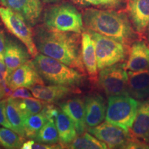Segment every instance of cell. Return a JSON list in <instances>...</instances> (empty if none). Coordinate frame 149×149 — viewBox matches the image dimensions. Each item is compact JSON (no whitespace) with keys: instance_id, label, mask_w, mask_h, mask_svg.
I'll use <instances>...</instances> for the list:
<instances>
[{"instance_id":"2e32d148","label":"cell","mask_w":149,"mask_h":149,"mask_svg":"<svg viewBox=\"0 0 149 149\" xmlns=\"http://www.w3.org/2000/svg\"><path fill=\"white\" fill-rule=\"evenodd\" d=\"M127 12L136 32L143 34L149 25V0H128Z\"/></svg>"},{"instance_id":"603a6c76","label":"cell","mask_w":149,"mask_h":149,"mask_svg":"<svg viewBox=\"0 0 149 149\" xmlns=\"http://www.w3.org/2000/svg\"><path fill=\"white\" fill-rule=\"evenodd\" d=\"M68 146L69 148L72 149L108 148L107 144L88 133H84L82 135L77 136Z\"/></svg>"},{"instance_id":"7a4b0ae2","label":"cell","mask_w":149,"mask_h":149,"mask_svg":"<svg viewBox=\"0 0 149 149\" xmlns=\"http://www.w3.org/2000/svg\"><path fill=\"white\" fill-rule=\"evenodd\" d=\"M86 29L128 45L137 38V32L125 13L114 10L87 8L83 13Z\"/></svg>"},{"instance_id":"d4e9b609","label":"cell","mask_w":149,"mask_h":149,"mask_svg":"<svg viewBox=\"0 0 149 149\" xmlns=\"http://www.w3.org/2000/svg\"><path fill=\"white\" fill-rule=\"evenodd\" d=\"M48 121H49L48 119L42 111L25 117L24 132H25L26 137L30 139H34L39 130Z\"/></svg>"},{"instance_id":"6da1fadb","label":"cell","mask_w":149,"mask_h":149,"mask_svg":"<svg viewBox=\"0 0 149 149\" xmlns=\"http://www.w3.org/2000/svg\"><path fill=\"white\" fill-rule=\"evenodd\" d=\"M37 51L86 74L81 57V36L71 32L51 30L38 26L33 31Z\"/></svg>"},{"instance_id":"1f68e13d","label":"cell","mask_w":149,"mask_h":149,"mask_svg":"<svg viewBox=\"0 0 149 149\" xmlns=\"http://www.w3.org/2000/svg\"><path fill=\"white\" fill-rule=\"evenodd\" d=\"M74 2L81 6H100L102 0H73Z\"/></svg>"},{"instance_id":"9a60e30c","label":"cell","mask_w":149,"mask_h":149,"mask_svg":"<svg viewBox=\"0 0 149 149\" xmlns=\"http://www.w3.org/2000/svg\"><path fill=\"white\" fill-rule=\"evenodd\" d=\"M86 123L90 127H94L103 122L107 114V105L101 95L93 93L86 97Z\"/></svg>"},{"instance_id":"4fadbf2b","label":"cell","mask_w":149,"mask_h":149,"mask_svg":"<svg viewBox=\"0 0 149 149\" xmlns=\"http://www.w3.org/2000/svg\"><path fill=\"white\" fill-rule=\"evenodd\" d=\"M59 108L73 123L77 133L82 135L86 128L85 103L78 97L70 98L59 104Z\"/></svg>"},{"instance_id":"4dcf8cb0","label":"cell","mask_w":149,"mask_h":149,"mask_svg":"<svg viewBox=\"0 0 149 149\" xmlns=\"http://www.w3.org/2000/svg\"><path fill=\"white\" fill-rule=\"evenodd\" d=\"M10 97L14 99H24L33 97L34 96H33L32 93L30 92L29 88L22 87V88H17L16 90L13 91Z\"/></svg>"},{"instance_id":"e575fe53","label":"cell","mask_w":149,"mask_h":149,"mask_svg":"<svg viewBox=\"0 0 149 149\" xmlns=\"http://www.w3.org/2000/svg\"><path fill=\"white\" fill-rule=\"evenodd\" d=\"M123 0H102V6L111 7V8H116L122 3Z\"/></svg>"},{"instance_id":"277c9868","label":"cell","mask_w":149,"mask_h":149,"mask_svg":"<svg viewBox=\"0 0 149 149\" xmlns=\"http://www.w3.org/2000/svg\"><path fill=\"white\" fill-rule=\"evenodd\" d=\"M43 22L48 29L60 32L81 34L84 30L83 15L74 5L68 2L46 8L43 15Z\"/></svg>"},{"instance_id":"44dd1931","label":"cell","mask_w":149,"mask_h":149,"mask_svg":"<svg viewBox=\"0 0 149 149\" xmlns=\"http://www.w3.org/2000/svg\"><path fill=\"white\" fill-rule=\"evenodd\" d=\"M55 122L58 131L59 141L63 146H68L77 136L73 123L61 110L55 118Z\"/></svg>"},{"instance_id":"cb8c5ba5","label":"cell","mask_w":149,"mask_h":149,"mask_svg":"<svg viewBox=\"0 0 149 149\" xmlns=\"http://www.w3.org/2000/svg\"><path fill=\"white\" fill-rule=\"evenodd\" d=\"M33 139L37 142L42 143V144H57L59 141V137L55 120H51L48 121L39 130Z\"/></svg>"},{"instance_id":"5b68a950","label":"cell","mask_w":149,"mask_h":149,"mask_svg":"<svg viewBox=\"0 0 149 149\" xmlns=\"http://www.w3.org/2000/svg\"><path fill=\"white\" fill-rule=\"evenodd\" d=\"M139 102L128 95L109 97L105 120L129 131L135 120Z\"/></svg>"},{"instance_id":"ba28073f","label":"cell","mask_w":149,"mask_h":149,"mask_svg":"<svg viewBox=\"0 0 149 149\" xmlns=\"http://www.w3.org/2000/svg\"><path fill=\"white\" fill-rule=\"evenodd\" d=\"M97 81L108 97L128 95V72L124 64L118 63L100 70Z\"/></svg>"},{"instance_id":"5bb4252c","label":"cell","mask_w":149,"mask_h":149,"mask_svg":"<svg viewBox=\"0 0 149 149\" xmlns=\"http://www.w3.org/2000/svg\"><path fill=\"white\" fill-rule=\"evenodd\" d=\"M124 68L137 72L149 68V47L143 40H135L128 51V57Z\"/></svg>"},{"instance_id":"7c38bea8","label":"cell","mask_w":149,"mask_h":149,"mask_svg":"<svg viewBox=\"0 0 149 149\" xmlns=\"http://www.w3.org/2000/svg\"><path fill=\"white\" fill-rule=\"evenodd\" d=\"M0 3L21 15L31 27L36 26L42 15V0H0Z\"/></svg>"},{"instance_id":"9c48e42d","label":"cell","mask_w":149,"mask_h":149,"mask_svg":"<svg viewBox=\"0 0 149 149\" xmlns=\"http://www.w3.org/2000/svg\"><path fill=\"white\" fill-rule=\"evenodd\" d=\"M88 131L107 144L109 148H126L131 139L129 131L107 121L94 127L88 128Z\"/></svg>"},{"instance_id":"ffe728a7","label":"cell","mask_w":149,"mask_h":149,"mask_svg":"<svg viewBox=\"0 0 149 149\" xmlns=\"http://www.w3.org/2000/svg\"><path fill=\"white\" fill-rule=\"evenodd\" d=\"M128 92L130 97L137 100L149 97V68L128 72Z\"/></svg>"},{"instance_id":"8d00e7d4","label":"cell","mask_w":149,"mask_h":149,"mask_svg":"<svg viewBox=\"0 0 149 149\" xmlns=\"http://www.w3.org/2000/svg\"><path fill=\"white\" fill-rule=\"evenodd\" d=\"M43 2L46 3H55L59 1V0H42Z\"/></svg>"},{"instance_id":"ac0fdd59","label":"cell","mask_w":149,"mask_h":149,"mask_svg":"<svg viewBox=\"0 0 149 149\" xmlns=\"http://www.w3.org/2000/svg\"><path fill=\"white\" fill-rule=\"evenodd\" d=\"M30 91L35 98L40 99L48 103H55L64 100L73 93H79L78 89L72 87L59 85H36L30 88Z\"/></svg>"},{"instance_id":"d590c367","label":"cell","mask_w":149,"mask_h":149,"mask_svg":"<svg viewBox=\"0 0 149 149\" xmlns=\"http://www.w3.org/2000/svg\"><path fill=\"white\" fill-rule=\"evenodd\" d=\"M7 96L6 92L4 87L2 84H0V101L5 98Z\"/></svg>"},{"instance_id":"4316f807","label":"cell","mask_w":149,"mask_h":149,"mask_svg":"<svg viewBox=\"0 0 149 149\" xmlns=\"http://www.w3.org/2000/svg\"><path fill=\"white\" fill-rule=\"evenodd\" d=\"M16 100L19 107L23 113L24 117L40 113L47 103L40 99L33 97L16 99Z\"/></svg>"},{"instance_id":"484cf974","label":"cell","mask_w":149,"mask_h":149,"mask_svg":"<svg viewBox=\"0 0 149 149\" xmlns=\"http://www.w3.org/2000/svg\"><path fill=\"white\" fill-rule=\"evenodd\" d=\"M22 137L13 130L8 128H0V146L5 148H22L24 142Z\"/></svg>"},{"instance_id":"30bf717a","label":"cell","mask_w":149,"mask_h":149,"mask_svg":"<svg viewBox=\"0 0 149 149\" xmlns=\"http://www.w3.org/2000/svg\"><path fill=\"white\" fill-rule=\"evenodd\" d=\"M6 81L13 91L22 87L30 88L34 86L44 84V83L32 61H29L18 67L6 77Z\"/></svg>"},{"instance_id":"7402d4cb","label":"cell","mask_w":149,"mask_h":149,"mask_svg":"<svg viewBox=\"0 0 149 149\" xmlns=\"http://www.w3.org/2000/svg\"><path fill=\"white\" fill-rule=\"evenodd\" d=\"M6 115L13 130L22 137H26L24 132V115L19 107L16 99L9 97L6 100Z\"/></svg>"},{"instance_id":"f1b7e54d","label":"cell","mask_w":149,"mask_h":149,"mask_svg":"<svg viewBox=\"0 0 149 149\" xmlns=\"http://www.w3.org/2000/svg\"><path fill=\"white\" fill-rule=\"evenodd\" d=\"M6 100L7 99H3L0 101V125L13 130L6 115Z\"/></svg>"},{"instance_id":"e0dca14e","label":"cell","mask_w":149,"mask_h":149,"mask_svg":"<svg viewBox=\"0 0 149 149\" xmlns=\"http://www.w3.org/2000/svg\"><path fill=\"white\" fill-rule=\"evenodd\" d=\"M130 137L149 145V99L139 104L135 119L129 129Z\"/></svg>"},{"instance_id":"8992f818","label":"cell","mask_w":149,"mask_h":149,"mask_svg":"<svg viewBox=\"0 0 149 149\" xmlns=\"http://www.w3.org/2000/svg\"><path fill=\"white\" fill-rule=\"evenodd\" d=\"M87 31L95 42L99 70L125 60L129 51L125 44L94 31Z\"/></svg>"},{"instance_id":"74e56055","label":"cell","mask_w":149,"mask_h":149,"mask_svg":"<svg viewBox=\"0 0 149 149\" xmlns=\"http://www.w3.org/2000/svg\"><path fill=\"white\" fill-rule=\"evenodd\" d=\"M147 32H148V40L149 41V25L148 26V29H147Z\"/></svg>"},{"instance_id":"52a82bcc","label":"cell","mask_w":149,"mask_h":149,"mask_svg":"<svg viewBox=\"0 0 149 149\" xmlns=\"http://www.w3.org/2000/svg\"><path fill=\"white\" fill-rule=\"evenodd\" d=\"M0 19L9 32L26 46L31 57H36L38 51L34 41L33 31L23 17L10 8L1 6Z\"/></svg>"},{"instance_id":"f546056e","label":"cell","mask_w":149,"mask_h":149,"mask_svg":"<svg viewBox=\"0 0 149 149\" xmlns=\"http://www.w3.org/2000/svg\"><path fill=\"white\" fill-rule=\"evenodd\" d=\"M59 111L60 110L57 107H55L53 104H48L46 103V105L44 106L43 109L41 111L47 117L48 120H55L57 116V115H58Z\"/></svg>"},{"instance_id":"83f0119b","label":"cell","mask_w":149,"mask_h":149,"mask_svg":"<svg viewBox=\"0 0 149 149\" xmlns=\"http://www.w3.org/2000/svg\"><path fill=\"white\" fill-rule=\"evenodd\" d=\"M62 145L55 144H46L42 143H35L33 140H29L24 141L22 146V149H55V148H62Z\"/></svg>"},{"instance_id":"8fae6325","label":"cell","mask_w":149,"mask_h":149,"mask_svg":"<svg viewBox=\"0 0 149 149\" xmlns=\"http://www.w3.org/2000/svg\"><path fill=\"white\" fill-rule=\"evenodd\" d=\"M31 57L27 48L21 41L6 37L3 53V60L7 68L6 77L18 67L28 62Z\"/></svg>"},{"instance_id":"3957f363","label":"cell","mask_w":149,"mask_h":149,"mask_svg":"<svg viewBox=\"0 0 149 149\" xmlns=\"http://www.w3.org/2000/svg\"><path fill=\"white\" fill-rule=\"evenodd\" d=\"M32 62L44 82L48 84L77 88L84 81V73L43 54H37Z\"/></svg>"},{"instance_id":"d6a6232c","label":"cell","mask_w":149,"mask_h":149,"mask_svg":"<svg viewBox=\"0 0 149 149\" xmlns=\"http://www.w3.org/2000/svg\"><path fill=\"white\" fill-rule=\"evenodd\" d=\"M7 75V68L3 59H0V84L6 80Z\"/></svg>"},{"instance_id":"d6986e66","label":"cell","mask_w":149,"mask_h":149,"mask_svg":"<svg viewBox=\"0 0 149 149\" xmlns=\"http://www.w3.org/2000/svg\"><path fill=\"white\" fill-rule=\"evenodd\" d=\"M81 57L86 72L91 80H98V67L95 46L88 31L81 33Z\"/></svg>"},{"instance_id":"836d02e7","label":"cell","mask_w":149,"mask_h":149,"mask_svg":"<svg viewBox=\"0 0 149 149\" xmlns=\"http://www.w3.org/2000/svg\"><path fill=\"white\" fill-rule=\"evenodd\" d=\"M6 37L4 33L0 30V59H3V53H4L6 46Z\"/></svg>"}]
</instances>
